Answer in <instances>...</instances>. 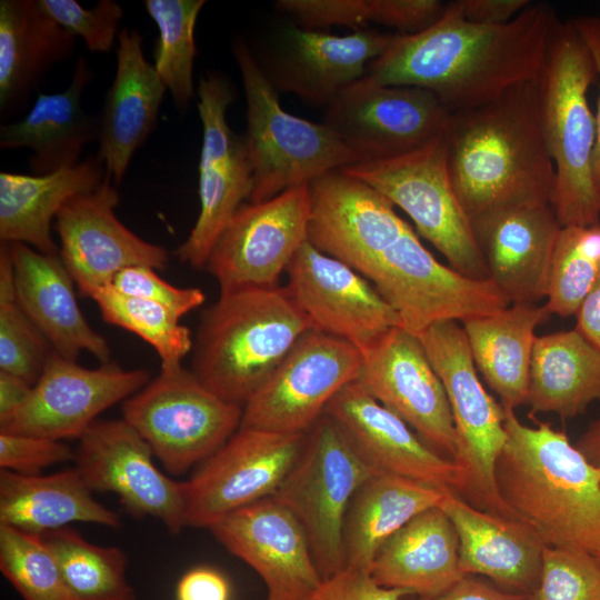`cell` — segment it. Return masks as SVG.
<instances>
[{"mask_svg": "<svg viewBox=\"0 0 600 600\" xmlns=\"http://www.w3.org/2000/svg\"><path fill=\"white\" fill-rule=\"evenodd\" d=\"M198 113L202 124L199 160L200 209L176 256L196 269L206 268L212 247L230 219L250 199L253 169L244 136L232 131L227 111L234 100L228 79L202 76L198 84Z\"/></svg>", "mask_w": 600, "mask_h": 600, "instance_id": "13", "label": "cell"}, {"mask_svg": "<svg viewBox=\"0 0 600 600\" xmlns=\"http://www.w3.org/2000/svg\"><path fill=\"white\" fill-rule=\"evenodd\" d=\"M341 170L402 209L454 271L490 280L471 220L452 186L444 133L409 153L357 162Z\"/></svg>", "mask_w": 600, "mask_h": 600, "instance_id": "9", "label": "cell"}, {"mask_svg": "<svg viewBox=\"0 0 600 600\" xmlns=\"http://www.w3.org/2000/svg\"><path fill=\"white\" fill-rule=\"evenodd\" d=\"M149 381L150 373L142 368L123 369L109 362L90 369L53 351L29 398L0 432L79 439L101 412Z\"/></svg>", "mask_w": 600, "mask_h": 600, "instance_id": "19", "label": "cell"}, {"mask_svg": "<svg viewBox=\"0 0 600 600\" xmlns=\"http://www.w3.org/2000/svg\"><path fill=\"white\" fill-rule=\"evenodd\" d=\"M444 138L452 186L470 220L517 206L551 204L556 171L538 80L452 113Z\"/></svg>", "mask_w": 600, "mask_h": 600, "instance_id": "3", "label": "cell"}, {"mask_svg": "<svg viewBox=\"0 0 600 600\" xmlns=\"http://www.w3.org/2000/svg\"><path fill=\"white\" fill-rule=\"evenodd\" d=\"M444 7L439 0H372L370 22L413 34L433 24Z\"/></svg>", "mask_w": 600, "mask_h": 600, "instance_id": "49", "label": "cell"}, {"mask_svg": "<svg viewBox=\"0 0 600 600\" xmlns=\"http://www.w3.org/2000/svg\"><path fill=\"white\" fill-rule=\"evenodd\" d=\"M559 22L547 2H531L497 26L467 21L448 2L427 29L398 33L364 78L426 89L451 113L474 109L539 79Z\"/></svg>", "mask_w": 600, "mask_h": 600, "instance_id": "2", "label": "cell"}, {"mask_svg": "<svg viewBox=\"0 0 600 600\" xmlns=\"http://www.w3.org/2000/svg\"><path fill=\"white\" fill-rule=\"evenodd\" d=\"M74 522L118 528L121 519L92 497L76 467L48 476L0 470V524L42 536Z\"/></svg>", "mask_w": 600, "mask_h": 600, "instance_id": "34", "label": "cell"}, {"mask_svg": "<svg viewBox=\"0 0 600 600\" xmlns=\"http://www.w3.org/2000/svg\"><path fill=\"white\" fill-rule=\"evenodd\" d=\"M408 596L378 584L369 571L346 567L322 579L306 600H402Z\"/></svg>", "mask_w": 600, "mask_h": 600, "instance_id": "48", "label": "cell"}, {"mask_svg": "<svg viewBox=\"0 0 600 600\" xmlns=\"http://www.w3.org/2000/svg\"><path fill=\"white\" fill-rule=\"evenodd\" d=\"M600 279V223L561 227L543 303L549 313L573 317Z\"/></svg>", "mask_w": 600, "mask_h": 600, "instance_id": "39", "label": "cell"}, {"mask_svg": "<svg viewBox=\"0 0 600 600\" xmlns=\"http://www.w3.org/2000/svg\"><path fill=\"white\" fill-rule=\"evenodd\" d=\"M156 271L149 267H129L116 276L111 287L127 296L156 302L179 320L204 303L206 296L200 288L172 286Z\"/></svg>", "mask_w": 600, "mask_h": 600, "instance_id": "45", "label": "cell"}, {"mask_svg": "<svg viewBox=\"0 0 600 600\" xmlns=\"http://www.w3.org/2000/svg\"><path fill=\"white\" fill-rule=\"evenodd\" d=\"M232 52L247 101L244 138L253 169L249 202L269 200L359 162L324 123L293 116L281 107L278 90L243 40L233 41Z\"/></svg>", "mask_w": 600, "mask_h": 600, "instance_id": "7", "label": "cell"}, {"mask_svg": "<svg viewBox=\"0 0 600 600\" xmlns=\"http://www.w3.org/2000/svg\"><path fill=\"white\" fill-rule=\"evenodd\" d=\"M209 530L257 572L267 600H306L322 581L302 526L274 496L227 514Z\"/></svg>", "mask_w": 600, "mask_h": 600, "instance_id": "22", "label": "cell"}, {"mask_svg": "<svg viewBox=\"0 0 600 600\" xmlns=\"http://www.w3.org/2000/svg\"><path fill=\"white\" fill-rule=\"evenodd\" d=\"M439 507L456 529L463 576H483L524 594L533 591L546 546L529 527L479 509L452 490Z\"/></svg>", "mask_w": 600, "mask_h": 600, "instance_id": "27", "label": "cell"}, {"mask_svg": "<svg viewBox=\"0 0 600 600\" xmlns=\"http://www.w3.org/2000/svg\"><path fill=\"white\" fill-rule=\"evenodd\" d=\"M574 444L600 473V416L589 424Z\"/></svg>", "mask_w": 600, "mask_h": 600, "instance_id": "56", "label": "cell"}, {"mask_svg": "<svg viewBox=\"0 0 600 600\" xmlns=\"http://www.w3.org/2000/svg\"><path fill=\"white\" fill-rule=\"evenodd\" d=\"M144 8L159 30L154 69L178 110L194 98V28L204 0H146Z\"/></svg>", "mask_w": 600, "mask_h": 600, "instance_id": "38", "label": "cell"}, {"mask_svg": "<svg viewBox=\"0 0 600 600\" xmlns=\"http://www.w3.org/2000/svg\"><path fill=\"white\" fill-rule=\"evenodd\" d=\"M93 78L87 59L79 56L67 89L38 93L19 120L0 127L1 149H29V168L42 176L80 162L84 147L99 138L98 114L86 112L83 91Z\"/></svg>", "mask_w": 600, "mask_h": 600, "instance_id": "29", "label": "cell"}, {"mask_svg": "<svg viewBox=\"0 0 600 600\" xmlns=\"http://www.w3.org/2000/svg\"><path fill=\"white\" fill-rule=\"evenodd\" d=\"M588 47L599 78V96L596 113V142L592 153V179L600 199V18L582 16L571 20Z\"/></svg>", "mask_w": 600, "mask_h": 600, "instance_id": "52", "label": "cell"}, {"mask_svg": "<svg viewBox=\"0 0 600 600\" xmlns=\"http://www.w3.org/2000/svg\"><path fill=\"white\" fill-rule=\"evenodd\" d=\"M309 184L242 204L216 240L206 268L220 292L274 288L308 240Z\"/></svg>", "mask_w": 600, "mask_h": 600, "instance_id": "15", "label": "cell"}, {"mask_svg": "<svg viewBox=\"0 0 600 600\" xmlns=\"http://www.w3.org/2000/svg\"><path fill=\"white\" fill-rule=\"evenodd\" d=\"M311 329L286 287L220 292L202 312L191 371L217 396L243 407Z\"/></svg>", "mask_w": 600, "mask_h": 600, "instance_id": "5", "label": "cell"}, {"mask_svg": "<svg viewBox=\"0 0 600 600\" xmlns=\"http://www.w3.org/2000/svg\"><path fill=\"white\" fill-rule=\"evenodd\" d=\"M78 440L74 467L92 492L117 494L129 513L156 518L172 533L187 527L186 481L156 467L152 449L126 420H97Z\"/></svg>", "mask_w": 600, "mask_h": 600, "instance_id": "16", "label": "cell"}, {"mask_svg": "<svg viewBox=\"0 0 600 600\" xmlns=\"http://www.w3.org/2000/svg\"><path fill=\"white\" fill-rule=\"evenodd\" d=\"M361 353L357 381L429 446L453 460L456 433L449 401L420 338L394 327Z\"/></svg>", "mask_w": 600, "mask_h": 600, "instance_id": "20", "label": "cell"}, {"mask_svg": "<svg viewBox=\"0 0 600 600\" xmlns=\"http://www.w3.org/2000/svg\"><path fill=\"white\" fill-rule=\"evenodd\" d=\"M304 436L240 428L186 481L187 527L209 529L227 514L274 496Z\"/></svg>", "mask_w": 600, "mask_h": 600, "instance_id": "17", "label": "cell"}, {"mask_svg": "<svg viewBox=\"0 0 600 600\" xmlns=\"http://www.w3.org/2000/svg\"><path fill=\"white\" fill-rule=\"evenodd\" d=\"M448 490L376 472L354 492L343 522L346 567L370 572L380 547L420 512L439 507Z\"/></svg>", "mask_w": 600, "mask_h": 600, "instance_id": "35", "label": "cell"}, {"mask_svg": "<svg viewBox=\"0 0 600 600\" xmlns=\"http://www.w3.org/2000/svg\"><path fill=\"white\" fill-rule=\"evenodd\" d=\"M372 0H279L276 7L291 14L304 29L343 26L366 29Z\"/></svg>", "mask_w": 600, "mask_h": 600, "instance_id": "47", "label": "cell"}, {"mask_svg": "<svg viewBox=\"0 0 600 600\" xmlns=\"http://www.w3.org/2000/svg\"><path fill=\"white\" fill-rule=\"evenodd\" d=\"M18 300L53 351L76 360L87 351L109 363L107 340L87 321L74 293V281L59 254H44L23 243H7Z\"/></svg>", "mask_w": 600, "mask_h": 600, "instance_id": "28", "label": "cell"}, {"mask_svg": "<svg viewBox=\"0 0 600 600\" xmlns=\"http://www.w3.org/2000/svg\"><path fill=\"white\" fill-rule=\"evenodd\" d=\"M362 361L352 343L309 330L243 406L240 428L306 433L331 399L359 379Z\"/></svg>", "mask_w": 600, "mask_h": 600, "instance_id": "12", "label": "cell"}, {"mask_svg": "<svg viewBox=\"0 0 600 600\" xmlns=\"http://www.w3.org/2000/svg\"><path fill=\"white\" fill-rule=\"evenodd\" d=\"M451 112L432 92L364 77L327 108L324 123L359 162L396 158L443 134Z\"/></svg>", "mask_w": 600, "mask_h": 600, "instance_id": "14", "label": "cell"}, {"mask_svg": "<svg viewBox=\"0 0 600 600\" xmlns=\"http://www.w3.org/2000/svg\"><path fill=\"white\" fill-rule=\"evenodd\" d=\"M376 582L413 597L440 594L464 576L456 529L440 507L424 510L393 533L370 568Z\"/></svg>", "mask_w": 600, "mask_h": 600, "instance_id": "30", "label": "cell"}, {"mask_svg": "<svg viewBox=\"0 0 600 600\" xmlns=\"http://www.w3.org/2000/svg\"><path fill=\"white\" fill-rule=\"evenodd\" d=\"M53 349L21 307L9 246L0 247V371L34 384Z\"/></svg>", "mask_w": 600, "mask_h": 600, "instance_id": "41", "label": "cell"}, {"mask_svg": "<svg viewBox=\"0 0 600 600\" xmlns=\"http://www.w3.org/2000/svg\"><path fill=\"white\" fill-rule=\"evenodd\" d=\"M600 402V350L574 328L536 339L526 404L530 414L576 418Z\"/></svg>", "mask_w": 600, "mask_h": 600, "instance_id": "36", "label": "cell"}, {"mask_svg": "<svg viewBox=\"0 0 600 600\" xmlns=\"http://www.w3.org/2000/svg\"><path fill=\"white\" fill-rule=\"evenodd\" d=\"M506 413L507 440L496 466L509 517L546 547L600 559V473L569 437L548 422L522 423Z\"/></svg>", "mask_w": 600, "mask_h": 600, "instance_id": "4", "label": "cell"}, {"mask_svg": "<svg viewBox=\"0 0 600 600\" xmlns=\"http://www.w3.org/2000/svg\"><path fill=\"white\" fill-rule=\"evenodd\" d=\"M106 178L96 153L49 174L0 172V240L23 243L44 254H59L52 220L73 197L97 189Z\"/></svg>", "mask_w": 600, "mask_h": 600, "instance_id": "32", "label": "cell"}, {"mask_svg": "<svg viewBox=\"0 0 600 600\" xmlns=\"http://www.w3.org/2000/svg\"><path fill=\"white\" fill-rule=\"evenodd\" d=\"M377 471L329 414L306 432L274 497L302 526L322 579L346 568L342 529L358 488Z\"/></svg>", "mask_w": 600, "mask_h": 600, "instance_id": "10", "label": "cell"}, {"mask_svg": "<svg viewBox=\"0 0 600 600\" xmlns=\"http://www.w3.org/2000/svg\"><path fill=\"white\" fill-rule=\"evenodd\" d=\"M449 401L459 486L470 504L508 516L496 483V466L507 440L506 413L479 379L462 326L456 320L430 324L420 334ZM509 517V516H508Z\"/></svg>", "mask_w": 600, "mask_h": 600, "instance_id": "8", "label": "cell"}, {"mask_svg": "<svg viewBox=\"0 0 600 600\" xmlns=\"http://www.w3.org/2000/svg\"><path fill=\"white\" fill-rule=\"evenodd\" d=\"M117 186L106 174L94 190L70 199L59 211L53 228L59 256L81 296H92L112 284L129 267L166 268V248L146 241L117 217Z\"/></svg>", "mask_w": 600, "mask_h": 600, "instance_id": "18", "label": "cell"}, {"mask_svg": "<svg viewBox=\"0 0 600 600\" xmlns=\"http://www.w3.org/2000/svg\"><path fill=\"white\" fill-rule=\"evenodd\" d=\"M74 460L62 440L0 432V468L24 476H39L46 468Z\"/></svg>", "mask_w": 600, "mask_h": 600, "instance_id": "46", "label": "cell"}, {"mask_svg": "<svg viewBox=\"0 0 600 600\" xmlns=\"http://www.w3.org/2000/svg\"><path fill=\"white\" fill-rule=\"evenodd\" d=\"M550 316L544 304L512 303L462 322L476 368L504 411L526 404L536 330Z\"/></svg>", "mask_w": 600, "mask_h": 600, "instance_id": "33", "label": "cell"}, {"mask_svg": "<svg viewBox=\"0 0 600 600\" xmlns=\"http://www.w3.org/2000/svg\"><path fill=\"white\" fill-rule=\"evenodd\" d=\"M166 92L154 66L143 56L140 32L121 29L116 74L98 113L97 154L116 186L122 182L134 152L154 130Z\"/></svg>", "mask_w": 600, "mask_h": 600, "instance_id": "26", "label": "cell"}, {"mask_svg": "<svg viewBox=\"0 0 600 600\" xmlns=\"http://www.w3.org/2000/svg\"><path fill=\"white\" fill-rule=\"evenodd\" d=\"M528 600H600V559L544 547L539 580Z\"/></svg>", "mask_w": 600, "mask_h": 600, "instance_id": "43", "label": "cell"}, {"mask_svg": "<svg viewBox=\"0 0 600 600\" xmlns=\"http://www.w3.org/2000/svg\"><path fill=\"white\" fill-rule=\"evenodd\" d=\"M308 240L364 277L420 334L442 320H464L510 306L491 280H476L440 262L394 206L341 169L310 184Z\"/></svg>", "mask_w": 600, "mask_h": 600, "instance_id": "1", "label": "cell"}, {"mask_svg": "<svg viewBox=\"0 0 600 600\" xmlns=\"http://www.w3.org/2000/svg\"><path fill=\"white\" fill-rule=\"evenodd\" d=\"M594 77L592 56L572 21H560L538 83L544 138L556 171L551 207L561 227L600 223L592 179L596 116L588 102Z\"/></svg>", "mask_w": 600, "mask_h": 600, "instance_id": "6", "label": "cell"}, {"mask_svg": "<svg viewBox=\"0 0 600 600\" xmlns=\"http://www.w3.org/2000/svg\"><path fill=\"white\" fill-rule=\"evenodd\" d=\"M242 413V406L217 396L182 364L161 369L122 404V419L174 476L221 448L240 429Z\"/></svg>", "mask_w": 600, "mask_h": 600, "instance_id": "11", "label": "cell"}, {"mask_svg": "<svg viewBox=\"0 0 600 600\" xmlns=\"http://www.w3.org/2000/svg\"><path fill=\"white\" fill-rule=\"evenodd\" d=\"M574 329L600 350V279L579 306Z\"/></svg>", "mask_w": 600, "mask_h": 600, "instance_id": "55", "label": "cell"}, {"mask_svg": "<svg viewBox=\"0 0 600 600\" xmlns=\"http://www.w3.org/2000/svg\"><path fill=\"white\" fill-rule=\"evenodd\" d=\"M91 299L106 322L123 328L149 343L161 360V369L180 366L193 348L189 328L156 302L127 296L111 286L97 291Z\"/></svg>", "mask_w": 600, "mask_h": 600, "instance_id": "40", "label": "cell"}, {"mask_svg": "<svg viewBox=\"0 0 600 600\" xmlns=\"http://www.w3.org/2000/svg\"><path fill=\"white\" fill-rule=\"evenodd\" d=\"M228 579L211 567H197L182 576L177 586V600H229Z\"/></svg>", "mask_w": 600, "mask_h": 600, "instance_id": "51", "label": "cell"}, {"mask_svg": "<svg viewBox=\"0 0 600 600\" xmlns=\"http://www.w3.org/2000/svg\"><path fill=\"white\" fill-rule=\"evenodd\" d=\"M0 570L23 600H71L59 563L40 534L0 524Z\"/></svg>", "mask_w": 600, "mask_h": 600, "instance_id": "42", "label": "cell"}, {"mask_svg": "<svg viewBox=\"0 0 600 600\" xmlns=\"http://www.w3.org/2000/svg\"><path fill=\"white\" fill-rule=\"evenodd\" d=\"M397 34L366 28L333 36L289 27L282 32L272 73L267 74L277 90L327 108L364 77L368 66L393 43Z\"/></svg>", "mask_w": 600, "mask_h": 600, "instance_id": "23", "label": "cell"}, {"mask_svg": "<svg viewBox=\"0 0 600 600\" xmlns=\"http://www.w3.org/2000/svg\"><path fill=\"white\" fill-rule=\"evenodd\" d=\"M42 537L59 563L71 600H136L121 549L91 543L69 527Z\"/></svg>", "mask_w": 600, "mask_h": 600, "instance_id": "37", "label": "cell"}, {"mask_svg": "<svg viewBox=\"0 0 600 600\" xmlns=\"http://www.w3.org/2000/svg\"><path fill=\"white\" fill-rule=\"evenodd\" d=\"M402 600H528V594L506 592L472 576H464L453 587L440 594L433 597L408 596Z\"/></svg>", "mask_w": 600, "mask_h": 600, "instance_id": "53", "label": "cell"}, {"mask_svg": "<svg viewBox=\"0 0 600 600\" xmlns=\"http://www.w3.org/2000/svg\"><path fill=\"white\" fill-rule=\"evenodd\" d=\"M38 2L48 16L77 38H81L91 52L107 53L118 39L123 10L114 0H100L90 9L74 0Z\"/></svg>", "mask_w": 600, "mask_h": 600, "instance_id": "44", "label": "cell"}, {"mask_svg": "<svg viewBox=\"0 0 600 600\" xmlns=\"http://www.w3.org/2000/svg\"><path fill=\"white\" fill-rule=\"evenodd\" d=\"M324 413L343 428L377 472L457 492L459 473L453 460L429 446L358 381L342 388L331 399Z\"/></svg>", "mask_w": 600, "mask_h": 600, "instance_id": "24", "label": "cell"}, {"mask_svg": "<svg viewBox=\"0 0 600 600\" xmlns=\"http://www.w3.org/2000/svg\"><path fill=\"white\" fill-rule=\"evenodd\" d=\"M530 0H456L450 1L458 14L467 21L497 26L514 19Z\"/></svg>", "mask_w": 600, "mask_h": 600, "instance_id": "50", "label": "cell"}, {"mask_svg": "<svg viewBox=\"0 0 600 600\" xmlns=\"http://www.w3.org/2000/svg\"><path fill=\"white\" fill-rule=\"evenodd\" d=\"M489 279L512 303L546 299L553 249L561 230L551 204H524L471 220Z\"/></svg>", "mask_w": 600, "mask_h": 600, "instance_id": "25", "label": "cell"}, {"mask_svg": "<svg viewBox=\"0 0 600 600\" xmlns=\"http://www.w3.org/2000/svg\"><path fill=\"white\" fill-rule=\"evenodd\" d=\"M284 286L312 328L361 352L388 330L402 327L397 311L359 272L307 240L287 268Z\"/></svg>", "mask_w": 600, "mask_h": 600, "instance_id": "21", "label": "cell"}, {"mask_svg": "<svg viewBox=\"0 0 600 600\" xmlns=\"http://www.w3.org/2000/svg\"><path fill=\"white\" fill-rule=\"evenodd\" d=\"M32 387L18 376L0 371V427L14 417L29 398Z\"/></svg>", "mask_w": 600, "mask_h": 600, "instance_id": "54", "label": "cell"}, {"mask_svg": "<svg viewBox=\"0 0 600 600\" xmlns=\"http://www.w3.org/2000/svg\"><path fill=\"white\" fill-rule=\"evenodd\" d=\"M78 38L38 0L0 1V113L21 110L51 67L68 59Z\"/></svg>", "mask_w": 600, "mask_h": 600, "instance_id": "31", "label": "cell"}]
</instances>
